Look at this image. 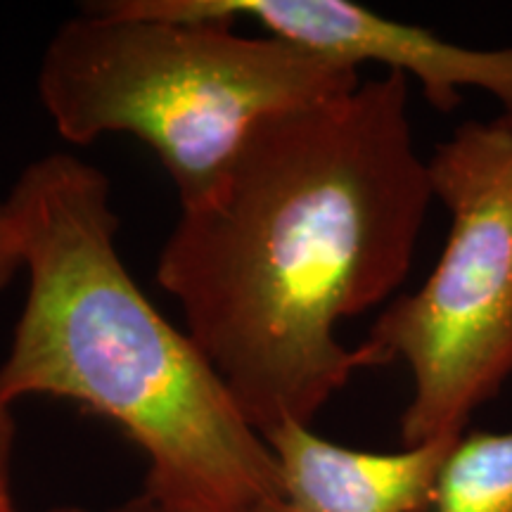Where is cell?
Masks as SVG:
<instances>
[{
    "mask_svg": "<svg viewBox=\"0 0 512 512\" xmlns=\"http://www.w3.org/2000/svg\"><path fill=\"white\" fill-rule=\"evenodd\" d=\"M408 86L387 72L264 119L159 252V287L264 437L384 366L337 330L406 283L434 202Z\"/></svg>",
    "mask_w": 512,
    "mask_h": 512,
    "instance_id": "6da1fadb",
    "label": "cell"
},
{
    "mask_svg": "<svg viewBox=\"0 0 512 512\" xmlns=\"http://www.w3.org/2000/svg\"><path fill=\"white\" fill-rule=\"evenodd\" d=\"M5 200L27 297L0 399L50 396L114 422L145 456L143 494L164 512H252L278 494L264 434L121 259L110 178L50 152L24 166Z\"/></svg>",
    "mask_w": 512,
    "mask_h": 512,
    "instance_id": "7a4b0ae2",
    "label": "cell"
},
{
    "mask_svg": "<svg viewBox=\"0 0 512 512\" xmlns=\"http://www.w3.org/2000/svg\"><path fill=\"white\" fill-rule=\"evenodd\" d=\"M358 83V69L280 38L245 36L233 22L100 0L50 36L36 91L67 143L126 133L150 147L185 207L207 195L261 121Z\"/></svg>",
    "mask_w": 512,
    "mask_h": 512,
    "instance_id": "3957f363",
    "label": "cell"
},
{
    "mask_svg": "<svg viewBox=\"0 0 512 512\" xmlns=\"http://www.w3.org/2000/svg\"><path fill=\"white\" fill-rule=\"evenodd\" d=\"M448 233L437 266L396 297L366 344L403 363V446L460 437L512 377V121L467 119L427 157Z\"/></svg>",
    "mask_w": 512,
    "mask_h": 512,
    "instance_id": "277c9868",
    "label": "cell"
},
{
    "mask_svg": "<svg viewBox=\"0 0 512 512\" xmlns=\"http://www.w3.org/2000/svg\"><path fill=\"white\" fill-rule=\"evenodd\" d=\"M145 15L233 22L240 19L332 62L361 69L380 64L418 81L427 105L453 112L465 91L496 100L501 117L512 121V46L467 48L418 24L396 22L349 0H126Z\"/></svg>",
    "mask_w": 512,
    "mask_h": 512,
    "instance_id": "5b68a950",
    "label": "cell"
},
{
    "mask_svg": "<svg viewBox=\"0 0 512 512\" xmlns=\"http://www.w3.org/2000/svg\"><path fill=\"white\" fill-rule=\"evenodd\" d=\"M460 437L375 453L287 422L264 437L278 463V494L252 512H427Z\"/></svg>",
    "mask_w": 512,
    "mask_h": 512,
    "instance_id": "8992f818",
    "label": "cell"
},
{
    "mask_svg": "<svg viewBox=\"0 0 512 512\" xmlns=\"http://www.w3.org/2000/svg\"><path fill=\"white\" fill-rule=\"evenodd\" d=\"M430 512H512V432H463Z\"/></svg>",
    "mask_w": 512,
    "mask_h": 512,
    "instance_id": "52a82bcc",
    "label": "cell"
},
{
    "mask_svg": "<svg viewBox=\"0 0 512 512\" xmlns=\"http://www.w3.org/2000/svg\"><path fill=\"white\" fill-rule=\"evenodd\" d=\"M17 425L12 406L0 399V512H17L12 489V460H15Z\"/></svg>",
    "mask_w": 512,
    "mask_h": 512,
    "instance_id": "ba28073f",
    "label": "cell"
},
{
    "mask_svg": "<svg viewBox=\"0 0 512 512\" xmlns=\"http://www.w3.org/2000/svg\"><path fill=\"white\" fill-rule=\"evenodd\" d=\"M22 271L24 264L22 252H19L15 223H12L8 200L0 197V294L8 290L12 280Z\"/></svg>",
    "mask_w": 512,
    "mask_h": 512,
    "instance_id": "9c48e42d",
    "label": "cell"
},
{
    "mask_svg": "<svg viewBox=\"0 0 512 512\" xmlns=\"http://www.w3.org/2000/svg\"><path fill=\"white\" fill-rule=\"evenodd\" d=\"M50 512H95V510L81 508V505H64V508H55ZM100 512H164V510L159 508V505L152 501L150 496H145L143 491H140L138 496L128 498V501H121L117 505H112V508L100 510Z\"/></svg>",
    "mask_w": 512,
    "mask_h": 512,
    "instance_id": "30bf717a",
    "label": "cell"
}]
</instances>
